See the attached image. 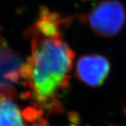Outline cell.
<instances>
[{
  "mask_svg": "<svg viewBox=\"0 0 126 126\" xmlns=\"http://www.w3.org/2000/svg\"><path fill=\"white\" fill-rule=\"evenodd\" d=\"M66 22V18L43 8L30 28L31 52L20 76L37 109L60 110L62 96L68 88L75 55L62 33Z\"/></svg>",
  "mask_w": 126,
  "mask_h": 126,
  "instance_id": "obj_1",
  "label": "cell"
},
{
  "mask_svg": "<svg viewBox=\"0 0 126 126\" xmlns=\"http://www.w3.org/2000/svg\"><path fill=\"white\" fill-rule=\"evenodd\" d=\"M87 21L96 35L112 37L119 34L126 22V11L119 0H102L92 8Z\"/></svg>",
  "mask_w": 126,
  "mask_h": 126,
  "instance_id": "obj_2",
  "label": "cell"
},
{
  "mask_svg": "<svg viewBox=\"0 0 126 126\" xmlns=\"http://www.w3.org/2000/svg\"><path fill=\"white\" fill-rule=\"evenodd\" d=\"M75 75L80 82L92 87L102 86L109 78L111 63L100 54H87L75 63Z\"/></svg>",
  "mask_w": 126,
  "mask_h": 126,
  "instance_id": "obj_3",
  "label": "cell"
},
{
  "mask_svg": "<svg viewBox=\"0 0 126 126\" xmlns=\"http://www.w3.org/2000/svg\"><path fill=\"white\" fill-rule=\"evenodd\" d=\"M27 113L15 101L13 89L0 84V126H28Z\"/></svg>",
  "mask_w": 126,
  "mask_h": 126,
  "instance_id": "obj_4",
  "label": "cell"
},
{
  "mask_svg": "<svg viewBox=\"0 0 126 126\" xmlns=\"http://www.w3.org/2000/svg\"><path fill=\"white\" fill-rule=\"evenodd\" d=\"M28 126H59V125L49 124L47 121L40 119H38L37 122H33L31 125H28Z\"/></svg>",
  "mask_w": 126,
  "mask_h": 126,
  "instance_id": "obj_5",
  "label": "cell"
},
{
  "mask_svg": "<svg viewBox=\"0 0 126 126\" xmlns=\"http://www.w3.org/2000/svg\"><path fill=\"white\" fill-rule=\"evenodd\" d=\"M110 126H119V125H110Z\"/></svg>",
  "mask_w": 126,
  "mask_h": 126,
  "instance_id": "obj_6",
  "label": "cell"
}]
</instances>
